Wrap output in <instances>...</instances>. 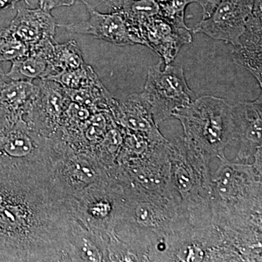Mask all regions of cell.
Segmentation results:
<instances>
[{"label": "cell", "mask_w": 262, "mask_h": 262, "mask_svg": "<svg viewBox=\"0 0 262 262\" xmlns=\"http://www.w3.org/2000/svg\"><path fill=\"white\" fill-rule=\"evenodd\" d=\"M71 219L51 179L0 170V261H64Z\"/></svg>", "instance_id": "1"}, {"label": "cell", "mask_w": 262, "mask_h": 262, "mask_svg": "<svg viewBox=\"0 0 262 262\" xmlns=\"http://www.w3.org/2000/svg\"><path fill=\"white\" fill-rule=\"evenodd\" d=\"M122 184L125 203L115 232L141 261H148V253L160 237L180 230L190 222L181 203L172 196L134 184Z\"/></svg>", "instance_id": "2"}, {"label": "cell", "mask_w": 262, "mask_h": 262, "mask_svg": "<svg viewBox=\"0 0 262 262\" xmlns=\"http://www.w3.org/2000/svg\"><path fill=\"white\" fill-rule=\"evenodd\" d=\"M211 174V224L233 228L262 220V167L231 162L226 156Z\"/></svg>", "instance_id": "3"}, {"label": "cell", "mask_w": 262, "mask_h": 262, "mask_svg": "<svg viewBox=\"0 0 262 262\" xmlns=\"http://www.w3.org/2000/svg\"><path fill=\"white\" fill-rule=\"evenodd\" d=\"M63 141L32 128L23 119L0 118V170L51 179L57 162L70 151Z\"/></svg>", "instance_id": "4"}, {"label": "cell", "mask_w": 262, "mask_h": 262, "mask_svg": "<svg viewBox=\"0 0 262 262\" xmlns=\"http://www.w3.org/2000/svg\"><path fill=\"white\" fill-rule=\"evenodd\" d=\"M168 146L172 187L183 211L192 225H210L211 160L190 145L184 136L169 141Z\"/></svg>", "instance_id": "5"}, {"label": "cell", "mask_w": 262, "mask_h": 262, "mask_svg": "<svg viewBox=\"0 0 262 262\" xmlns=\"http://www.w3.org/2000/svg\"><path fill=\"white\" fill-rule=\"evenodd\" d=\"M232 106L224 98L203 96L176 110L172 117L182 124L190 145L209 160L219 159L232 145Z\"/></svg>", "instance_id": "6"}, {"label": "cell", "mask_w": 262, "mask_h": 262, "mask_svg": "<svg viewBox=\"0 0 262 262\" xmlns=\"http://www.w3.org/2000/svg\"><path fill=\"white\" fill-rule=\"evenodd\" d=\"M69 211L90 230L107 239L117 237L123 211L125 191L113 177L92 184L80 194L67 198Z\"/></svg>", "instance_id": "7"}, {"label": "cell", "mask_w": 262, "mask_h": 262, "mask_svg": "<svg viewBox=\"0 0 262 262\" xmlns=\"http://www.w3.org/2000/svg\"><path fill=\"white\" fill-rule=\"evenodd\" d=\"M161 261H243L218 227L187 226L162 239Z\"/></svg>", "instance_id": "8"}, {"label": "cell", "mask_w": 262, "mask_h": 262, "mask_svg": "<svg viewBox=\"0 0 262 262\" xmlns=\"http://www.w3.org/2000/svg\"><path fill=\"white\" fill-rule=\"evenodd\" d=\"M168 142H155L143 154L117 164L111 177L121 184H134L163 193L180 203L170 180Z\"/></svg>", "instance_id": "9"}, {"label": "cell", "mask_w": 262, "mask_h": 262, "mask_svg": "<svg viewBox=\"0 0 262 262\" xmlns=\"http://www.w3.org/2000/svg\"><path fill=\"white\" fill-rule=\"evenodd\" d=\"M164 64L160 60L148 69L144 93L151 105L157 125L168 120L177 108L187 106L195 99L188 86L182 67Z\"/></svg>", "instance_id": "10"}, {"label": "cell", "mask_w": 262, "mask_h": 262, "mask_svg": "<svg viewBox=\"0 0 262 262\" xmlns=\"http://www.w3.org/2000/svg\"><path fill=\"white\" fill-rule=\"evenodd\" d=\"M110 177L108 169L94 153H78L72 150L57 162L52 172L51 181L67 199Z\"/></svg>", "instance_id": "11"}, {"label": "cell", "mask_w": 262, "mask_h": 262, "mask_svg": "<svg viewBox=\"0 0 262 262\" xmlns=\"http://www.w3.org/2000/svg\"><path fill=\"white\" fill-rule=\"evenodd\" d=\"M39 87L36 97L23 117L24 121L48 137L56 135L71 102L64 88L55 81H34Z\"/></svg>", "instance_id": "12"}, {"label": "cell", "mask_w": 262, "mask_h": 262, "mask_svg": "<svg viewBox=\"0 0 262 262\" xmlns=\"http://www.w3.org/2000/svg\"><path fill=\"white\" fill-rule=\"evenodd\" d=\"M254 0H219L209 16L193 29L208 37L234 46L246 29Z\"/></svg>", "instance_id": "13"}, {"label": "cell", "mask_w": 262, "mask_h": 262, "mask_svg": "<svg viewBox=\"0 0 262 262\" xmlns=\"http://www.w3.org/2000/svg\"><path fill=\"white\" fill-rule=\"evenodd\" d=\"M232 142L238 145L236 161L249 163L262 149V96L232 106Z\"/></svg>", "instance_id": "14"}, {"label": "cell", "mask_w": 262, "mask_h": 262, "mask_svg": "<svg viewBox=\"0 0 262 262\" xmlns=\"http://www.w3.org/2000/svg\"><path fill=\"white\" fill-rule=\"evenodd\" d=\"M87 8L89 18L84 21L58 24L70 32L88 34L115 46H134L127 20L121 12L101 13L85 0H80Z\"/></svg>", "instance_id": "15"}, {"label": "cell", "mask_w": 262, "mask_h": 262, "mask_svg": "<svg viewBox=\"0 0 262 262\" xmlns=\"http://www.w3.org/2000/svg\"><path fill=\"white\" fill-rule=\"evenodd\" d=\"M58 24L49 10L18 8L5 29L31 51L54 42Z\"/></svg>", "instance_id": "16"}, {"label": "cell", "mask_w": 262, "mask_h": 262, "mask_svg": "<svg viewBox=\"0 0 262 262\" xmlns=\"http://www.w3.org/2000/svg\"><path fill=\"white\" fill-rule=\"evenodd\" d=\"M190 29H179L159 14L150 18L139 29L143 46L153 50L165 64L171 63L184 45L192 42Z\"/></svg>", "instance_id": "17"}, {"label": "cell", "mask_w": 262, "mask_h": 262, "mask_svg": "<svg viewBox=\"0 0 262 262\" xmlns=\"http://www.w3.org/2000/svg\"><path fill=\"white\" fill-rule=\"evenodd\" d=\"M112 115L116 123L126 130L139 133L155 141L168 140L160 133L149 100L144 92L117 100Z\"/></svg>", "instance_id": "18"}, {"label": "cell", "mask_w": 262, "mask_h": 262, "mask_svg": "<svg viewBox=\"0 0 262 262\" xmlns=\"http://www.w3.org/2000/svg\"><path fill=\"white\" fill-rule=\"evenodd\" d=\"M262 13L253 10L246 29L232 51L233 61L251 72L262 86Z\"/></svg>", "instance_id": "19"}, {"label": "cell", "mask_w": 262, "mask_h": 262, "mask_svg": "<svg viewBox=\"0 0 262 262\" xmlns=\"http://www.w3.org/2000/svg\"><path fill=\"white\" fill-rule=\"evenodd\" d=\"M65 261H108L107 241L72 215Z\"/></svg>", "instance_id": "20"}, {"label": "cell", "mask_w": 262, "mask_h": 262, "mask_svg": "<svg viewBox=\"0 0 262 262\" xmlns=\"http://www.w3.org/2000/svg\"><path fill=\"white\" fill-rule=\"evenodd\" d=\"M54 42L31 50L25 56L12 61L11 67L6 73L7 76L12 80L34 82L56 75L57 71L53 62Z\"/></svg>", "instance_id": "21"}, {"label": "cell", "mask_w": 262, "mask_h": 262, "mask_svg": "<svg viewBox=\"0 0 262 262\" xmlns=\"http://www.w3.org/2000/svg\"><path fill=\"white\" fill-rule=\"evenodd\" d=\"M38 91L34 81L12 80L6 75L0 86V118L23 119Z\"/></svg>", "instance_id": "22"}, {"label": "cell", "mask_w": 262, "mask_h": 262, "mask_svg": "<svg viewBox=\"0 0 262 262\" xmlns=\"http://www.w3.org/2000/svg\"><path fill=\"white\" fill-rule=\"evenodd\" d=\"M53 62L58 72L75 70L85 63L80 47L75 40L55 43L53 48Z\"/></svg>", "instance_id": "23"}, {"label": "cell", "mask_w": 262, "mask_h": 262, "mask_svg": "<svg viewBox=\"0 0 262 262\" xmlns=\"http://www.w3.org/2000/svg\"><path fill=\"white\" fill-rule=\"evenodd\" d=\"M67 89L78 90L89 87L99 80V77L91 66L84 63L75 70L63 71L49 77Z\"/></svg>", "instance_id": "24"}, {"label": "cell", "mask_w": 262, "mask_h": 262, "mask_svg": "<svg viewBox=\"0 0 262 262\" xmlns=\"http://www.w3.org/2000/svg\"><path fill=\"white\" fill-rule=\"evenodd\" d=\"M194 3L199 4V0H169L159 4V15L177 28H189L185 23L184 15L188 5Z\"/></svg>", "instance_id": "25"}, {"label": "cell", "mask_w": 262, "mask_h": 262, "mask_svg": "<svg viewBox=\"0 0 262 262\" xmlns=\"http://www.w3.org/2000/svg\"><path fill=\"white\" fill-rule=\"evenodd\" d=\"M29 48L5 29H0V63L12 61L29 53Z\"/></svg>", "instance_id": "26"}, {"label": "cell", "mask_w": 262, "mask_h": 262, "mask_svg": "<svg viewBox=\"0 0 262 262\" xmlns=\"http://www.w3.org/2000/svg\"><path fill=\"white\" fill-rule=\"evenodd\" d=\"M134 1L135 0H96L92 6L96 8L99 5H104L107 10L106 13H111V12L121 11Z\"/></svg>", "instance_id": "27"}, {"label": "cell", "mask_w": 262, "mask_h": 262, "mask_svg": "<svg viewBox=\"0 0 262 262\" xmlns=\"http://www.w3.org/2000/svg\"><path fill=\"white\" fill-rule=\"evenodd\" d=\"M39 8L49 10L61 8V7H70L75 4L76 2L80 0H38Z\"/></svg>", "instance_id": "28"}, {"label": "cell", "mask_w": 262, "mask_h": 262, "mask_svg": "<svg viewBox=\"0 0 262 262\" xmlns=\"http://www.w3.org/2000/svg\"><path fill=\"white\" fill-rule=\"evenodd\" d=\"M218 2L219 0H199V5L203 8V18L209 16Z\"/></svg>", "instance_id": "29"}, {"label": "cell", "mask_w": 262, "mask_h": 262, "mask_svg": "<svg viewBox=\"0 0 262 262\" xmlns=\"http://www.w3.org/2000/svg\"><path fill=\"white\" fill-rule=\"evenodd\" d=\"M15 3L14 0H0V10L6 9V8H15Z\"/></svg>", "instance_id": "30"}, {"label": "cell", "mask_w": 262, "mask_h": 262, "mask_svg": "<svg viewBox=\"0 0 262 262\" xmlns=\"http://www.w3.org/2000/svg\"><path fill=\"white\" fill-rule=\"evenodd\" d=\"M5 76H6V73H5L4 71H3L1 63H0V86H1L2 82L4 80Z\"/></svg>", "instance_id": "31"}, {"label": "cell", "mask_w": 262, "mask_h": 262, "mask_svg": "<svg viewBox=\"0 0 262 262\" xmlns=\"http://www.w3.org/2000/svg\"><path fill=\"white\" fill-rule=\"evenodd\" d=\"M21 1V0H14L15 5L17 4V3H18V2ZM24 2H25L26 3H27V5H30V3H29L28 0H24Z\"/></svg>", "instance_id": "32"}, {"label": "cell", "mask_w": 262, "mask_h": 262, "mask_svg": "<svg viewBox=\"0 0 262 262\" xmlns=\"http://www.w3.org/2000/svg\"><path fill=\"white\" fill-rule=\"evenodd\" d=\"M2 28H3V27H1V26H0V29H2Z\"/></svg>", "instance_id": "33"}]
</instances>
